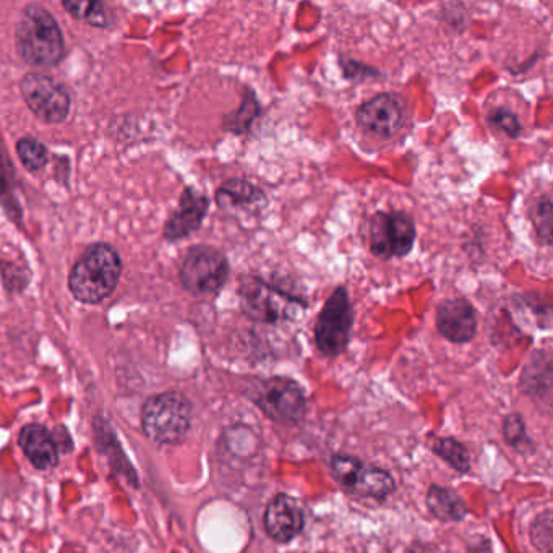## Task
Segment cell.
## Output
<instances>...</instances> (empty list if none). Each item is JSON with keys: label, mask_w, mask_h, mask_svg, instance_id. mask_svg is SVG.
Returning <instances> with one entry per match:
<instances>
[{"label": "cell", "mask_w": 553, "mask_h": 553, "mask_svg": "<svg viewBox=\"0 0 553 553\" xmlns=\"http://www.w3.org/2000/svg\"><path fill=\"white\" fill-rule=\"evenodd\" d=\"M18 56L33 67L52 69L64 61L65 39L56 18L43 5L30 4L23 9L15 26Z\"/></svg>", "instance_id": "cell-1"}, {"label": "cell", "mask_w": 553, "mask_h": 553, "mask_svg": "<svg viewBox=\"0 0 553 553\" xmlns=\"http://www.w3.org/2000/svg\"><path fill=\"white\" fill-rule=\"evenodd\" d=\"M121 255L111 244L98 242L82 253L69 275L72 296L82 304H101L116 291L121 281Z\"/></svg>", "instance_id": "cell-2"}, {"label": "cell", "mask_w": 553, "mask_h": 553, "mask_svg": "<svg viewBox=\"0 0 553 553\" xmlns=\"http://www.w3.org/2000/svg\"><path fill=\"white\" fill-rule=\"evenodd\" d=\"M192 427V403L179 391H164L146 399L142 408V430L150 442L176 446L184 442Z\"/></svg>", "instance_id": "cell-3"}, {"label": "cell", "mask_w": 553, "mask_h": 553, "mask_svg": "<svg viewBox=\"0 0 553 553\" xmlns=\"http://www.w3.org/2000/svg\"><path fill=\"white\" fill-rule=\"evenodd\" d=\"M237 294L241 299L242 312L253 322L265 325L292 322L297 313L309 307V302H305L301 297L276 288L258 276H244Z\"/></svg>", "instance_id": "cell-4"}, {"label": "cell", "mask_w": 553, "mask_h": 553, "mask_svg": "<svg viewBox=\"0 0 553 553\" xmlns=\"http://www.w3.org/2000/svg\"><path fill=\"white\" fill-rule=\"evenodd\" d=\"M245 395L268 419L279 424H299L307 414L304 388L292 378H255Z\"/></svg>", "instance_id": "cell-5"}, {"label": "cell", "mask_w": 553, "mask_h": 553, "mask_svg": "<svg viewBox=\"0 0 553 553\" xmlns=\"http://www.w3.org/2000/svg\"><path fill=\"white\" fill-rule=\"evenodd\" d=\"M231 275L229 260L221 250L211 245H195L182 262V288L193 296H215L228 283Z\"/></svg>", "instance_id": "cell-6"}, {"label": "cell", "mask_w": 553, "mask_h": 553, "mask_svg": "<svg viewBox=\"0 0 553 553\" xmlns=\"http://www.w3.org/2000/svg\"><path fill=\"white\" fill-rule=\"evenodd\" d=\"M354 309L349 299L348 289L339 286L326 299L322 312L315 323V344L325 357H338L349 346Z\"/></svg>", "instance_id": "cell-7"}, {"label": "cell", "mask_w": 553, "mask_h": 553, "mask_svg": "<svg viewBox=\"0 0 553 553\" xmlns=\"http://www.w3.org/2000/svg\"><path fill=\"white\" fill-rule=\"evenodd\" d=\"M416 239V223L406 211H377L370 218V252L380 260L408 257Z\"/></svg>", "instance_id": "cell-8"}, {"label": "cell", "mask_w": 553, "mask_h": 553, "mask_svg": "<svg viewBox=\"0 0 553 553\" xmlns=\"http://www.w3.org/2000/svg\"><path fill=\"white\" fill-rule=\"evenodd\" d=\"M330 471L344 490L361 498L385 500L395 492L396 482L390 472L367 464L351 455H333Z\"/></svg>", "instance_id": "cell-9"}, {"label": "cell", "mask_w": 553, "mask_h": 553, "mask_svg": "<svg viewBox=\"0 0 553 553\" xmlns=\"http://www.w3.org/2000/svg\"><path fill=\"white\" fill-rule=\"evenodd\" d=\"M26 106L46 124H61L72 109L70 91L64 83L46 73L30 72L20 82Z\"/></svg>", "instance_id": "cell-10"}, {"label": "cell", "mask_w": 553, "mask_h": 553, "mask_svg": "<svg viewBox=\"0 0 553 553\" xmlns=\"http://www.w3.org/2000/svg\"><path fill=\"white\" fill-rule=\"evenodd\" d=\"M404 121L406 109L395 93H380L356 111L357 125L375 137H395L403 129Z\"/></svg>", "instance_id": "cell-11"}, {"label": "cell", "mask_w": 553, "mask_h": 553, "mask_svg": "<svg viewBox=\"0 0 553 553\" xmlns=\"http://www.w3.org/2000/svg\"><path fill=\"white\" fill-rule=\"evenodd\" d=\"M210 210V198L198 192L195 187H185L179 200V208L172 211L164 224L163 236L166 241H182L202 228Z\"/></svg>", "instance_id": "cell-12"}, {"label": "cell", "mask_w": 553, "mask_h": 553, "mask_svg": "<svg viewBox=\"0 0 553 553\" xmlns=\"http://www.w3.org/2000/svg\"><path fill=\"white\" fill-rule=\"evenodd\" d=\"M435 325L438 333L450 343H471L477 333L476 309L464 297L446 299L438 305Z\"/></svg>", "instance_id": "cell-13"}, {"label": "cell", "mask_w": 553, "mask_h": 553, "mask_svg": "<svg viewBox=\"0 0 553 553\" xmlns=\"http://www.w3.org/2000/svg\"><path fill=\"white\" fill-rule=\"evenodd\" d=\"M263 524H265L266 534L273 541L289 544L304 529V511L291 495L279 493L266 506Z\"/></svg>", "instance_id": "cell-14"}, {"label": "cell", "mask_w": 553, "mask_h": 553, "mask_svg": "<svg viewBox=\"0 0 553 553\" xmlns=\"http://www.w3.org/2000/svg\"><path fill=\"white\" fill-rule=\"evenodd\" d=\"M18 446L38 471H51L59 466L61 451L46 425L38 422L26 424L18 433Z\"/></svg>", "instance_id": "cell-15"}, {"label": "cell", "mask_w": 553, "mask_h": 553, "mask_svg": "<svg viewBox=\"0 0 553 553\" xmlns=\"http://www.w3.org/2000/svg\"><path fill=\"white\" fill-rule=\"evenodd\" d=\"M216 203L221 210L229 211L232 215L257 218L268 205V198L266 193L252 182L231 179L219 187L216 192Z\"/></svg>", "instance_id": "cell-16"}, {"label": "cell", "mask_w": 553, "mask_h": 553, "mask_svg": "<svg viewBox=\"0 0 553 553\" xmlns=\"http://www.w3.org/2000/svg\"><path fill=\"white\" fill-rule=\"evenodd\" d=\"M93 430H95V442L99 453H103L108 458L111 471L117 476L124 477L127 484L132 485L133 489H140V477H138L137 469L133 468L125 451L122 450L121 442L117 440L116 432L109 422L98 416L93 421Z\"/></svg>", "instance_id": "cell-17"}, {"label": "cell", "mask_w": 553, "mask_h": 553, "mask_svg": "<svg viewBox=\"0 0 553 553\" xmlns=\"http://www.w3.org/2000/svg\"><path fill=\"white\" fill-rule=\"evenodd\" d=\"M519 388L531 398H550L552 390V361L549 352L534 351L524 365Z\"/></svg>", "instance_id": "cell-18"}, {"label": "cell", "mask_w": 553, "mask_h": 553, "mask_svg": "<svg viewBox=\"0 0 553 553\" xmlns=\"http://www.w3.org/2000/svg\"><path fill=\"white\" fill-rule=\"evenodd\" d=\"M427 508L443 523H461L468 516V505L458 493L442 485H432L427 492Z\"/></svg>", "instance_id": "cell-19"}, {"label": "cell", "mask_w": 553, "mask_h": 553, "mask_svg": "<svg viewBox=\"0 0 553 553\" xmlns=\"http://www.w3.org/2000/svg\"><path fill=\"white\" fill-rule=\"evenodd\" d=\"M262 114V104L258 101L255 91L247 90L242 98V103L236 111L224 117L223 129L226 132L244 135L252 129L253 122Z\"/></svg>", "instance_id": "cell-20"}, {"label": "cell", "mask_w": 553, "mask_h": 553, "mask_svg": "<svg viewBox=\"0 0 553 553\" xmlns=\"http://www.w3.org/2000/svg\"><path fill=\"white\" fill-rule=\"evenodd\" d=\"M432 451L459 474H468L471 471V453L466 445L458 442L456 438H437L433 443Z\"/></svg>", "instance_id": "cell-21"}, {"label": "cell", "mask_w": 553, "mask_h": 553, "mask_svg": "<svg viewBox=\"0 0 553 553\" xmlns=\"http://www.w3.org/2000/svg\"><path fill=\"white\" fill-rule=\"evenodd\" d=\"M64 9L72 15V17L83 20L90 26L95 28H108L111 23V15H109L108 7L104 2L93 0V2H73V0H64L62 2Z\"/></svg>", "instance_id": "cell-22"}, {"label": "cell", "mask_w": 553, "mask_h": 553, "mask_svg": "<svg viewBox=\"0 0 553 553\" xmlns=\"http://www.w3.org/2000/svg\"><path fill=\"white\" fill-rule=\"evenodd\" d=\"M503 438L519 455H531L536 451V443L532 442L531 437H529L523 417L518 412H513V414H508L505 417Z\"/></svg>", "instance_id": "cell-23"}, {"label": "cell", "mask_w": 553, "mask_h": 553, "mask_svg": "<svg viewBox=\"0 0 553 553\" xmlns=\"http://www.w3.org/2000/svg\"><path fill=\"white\" fill-rule=\"evenodd\" d=\"M17 155L20 163L30 172L43 171L49 163L48 146L35 137H23L17 142Z\"/></svg>", "instance_id": "cell-24"}, {"label": "cell", "mask_w": 553, "mask_h": 553, "mask_svg": "<svg viewBox=\"0 0 553 553\" xmlns=\"http://www.w3.org/2000/svg\"><path fill=\"white\" fill-rule=\"evenodd\" d=\"M529 537L534 549L541 553H552L553 521L552 510H545L532 521Z\"/></svg>", "instance_id": "cell-25"}, {"label": "cell", "mask_w": 553, "mask_h": 553, "mask_svg": "<svg viewBox=\"0 0 553 553\" xmlns=\"http://www.w3.org/2000/svg\"><path fill=\"white\" fill-rule=\"evenodd\" d=\"M532 223L536 228L537 236L541 239L545 247L552 245V229H553V206L550 195L544 197L534 206L532 213Z\"/></svg>", "instance_id": "cell-26"}, {"label": "cell", "mask_w": 553, "mask_h": 553, "mask_svg": "<svg viewBox=\"0 0 553 553\" xmlns=\"http://www.w3.org/2000/svg\"><path fill=\"white\" fill-rule=\"evenodd\" d=\"M487 121L492 125L493 129L500 130L505 133L508 138H518L523 132V125L519 122L515 112L506 108H495L490 111L487 116Z\"/></svg>", "instance_id": "cell-27"}, {"label": "cell", "mask_w": 553, "mask_h": 553, "mask_svg": "<svg viewBox=\"0 0 553 553\" xmlns=\"http://www.w3.org/2000/svg\"><path fill=\"white\" fill-rule=\"evenodd\" d=\"M341 70H343L344 78L351 82H365V80L382 77V73L377 69L362 64V62L352 61V59H341Z\"/></svg>", "instance_id": "cell-28"}, {"label": "cell", "mask_w": 553, "mask_h": 553, "mask_svg": "<svg viewBox=\"0 0 553 553\" xmlns=\"http://www.w3.org/2000/svg\"><path fill=\"white\" fill-rule=\"evenodd\" d=\"M54 438H56L57 446H59V451H73V440L70 437L69 430L65 429L64 425H59L56 427V430L52 432Z\"/></svg>", "instance_id": "cell-29"}, {"label": "cell", "mask_w": 553, "mask_h": 553, "mask_svg": "<svg viewBox=\"0 0 553 553\" xmlns=\"http://www.w3.org/2000/svg\"><path fill=\"white\" fill-rule=\"evenodd\" d=\"M466 553H493L492 545H490V541H487L484 537H479V539L474 541V544L469 547Z\"/></svg>", "instance_id": "cell-30"}]
</instances>
